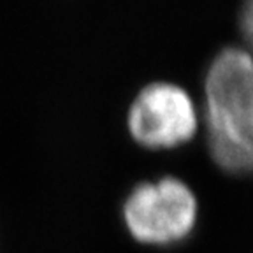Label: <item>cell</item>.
Wrapping results in <instances>:
<instances>
[{"label":"cell","instance_id":"obj_3","mask_svg":"<svg viewBox=\"0 0 253 253\" xmlns=\"http://www.w3.org/2000/svg\"><path fill=\"white\" fill-rule=\"evenodd\" d=\"M128 132L151 150L179 146L197 130V109L183 86L153 81L139 90L128 109Z\"/></svg>","mask_w":253,"mask_h":253},{"label":"cell","instance_id":"obj_4","mask_svg":"<svg viewBox=\"0 0 253 253\" xmlns=\"http://www.w3.org/2000/svg\"><path fill=\"white\" fill-rule=\"evenodd\" d=\"M239 27H241L243 37H245V41L250 46V49H246V51H248L253 58V0L246 2V4L241 7V14H239Z\"/></svg>","mask_w":253,"mask_h":253},{"label":"cell","instance_id":"obj_1","mask_svg":"<svg viewBox=\"0 0 253 253\" xmlns=\"http://www.w3.org/2000/svg\"><path fill=\"white\" fill-rule=\"evenodd\" d=\"M206 141L221 170L253 174V58L245 47L225 46L204 78Z\"/></svg>","mask_w":253,"mask_h":253},{"label":"cell","instance_id":"obj_2","mask_svg":"<svg viewBox=\"0 0 253 253\" xmlns=\"http://www.w3.org/2000/svg\"><path fill=\"white\" fill-rule=\"evenodd\" d=\"M199 202L194 190L176 176L141 181L123 202V220L135 241L167 246L194 230Z\"/></svg>","mask_w":253,"mask_h":253}]
</instances>
